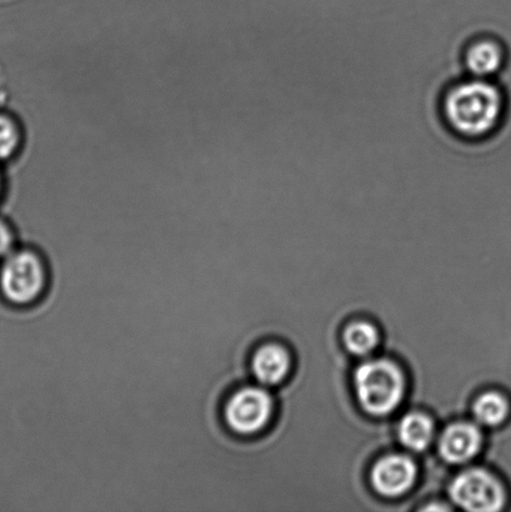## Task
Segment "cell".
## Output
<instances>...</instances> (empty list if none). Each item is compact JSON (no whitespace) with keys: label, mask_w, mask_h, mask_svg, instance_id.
<instances>
[{"label":"cell","mask_w":511,"mask_h":512,"mask_svg":"<svg viewBox=\"0 0 511 512\" xmlns=\"http://www.w3.org/2000/svg\"><path fill=\"white\" fill-rule=\"evenodd\" d=\"M434 428L432 420L423 414L405 416L399 426V438L404 446L414 451H422L432 443Z\"/></svg>","instance_id":"10"},{"label":"cell","mask_w":511,"mask_h":512,"mask_svg":"<svg viewBox=\"0 0 511 512\" xmlns=\"http://www.w3.org/2000/svg\"><path fill=\"white\" fill-rule=\"evenodd\" d=\"M482 434L477 426L467 423L450 426L440 440V454L450 464H464L478 454Z\"/></svg>","instance_id":"8"},{"label":"cell","mask_w":511,"mask_h":512,"mask_svg":"<svg viewBox=\"0 0 511 512\" xmlns=\"http://www.w3.org/2000/svg\"><path fill=\"white\" fill-rule=\"evenodd\" d=\"M273 414V399L260 386H242L224 401L222 418L230 433L250 436L260 433Z\"/></svg>","instance_id":"4"},{"label":"cell","mask_w":511,"mask_h":512,"mask_svg":"<svg viewBox=\"0 0 511 512\" xmlns=\"http://www.w3.org/2000/svg\"><path fill=\"white\" fill-rule=\"evenodd\" d=\"M14 234L12 230L0 220V259L7 258L10 253L14 252Z\"/></svg>","instance_id":"14"},{"label":"cell","mask_w":511,"mask_h":512,"mask_svg":"<svg viewBox=\"0 0 511 512\" xmlns=\"http://www.w3.org/2000/svg\"><path fill=\"white\" fill-rule=\"evenodd\" d=\"M507 50L498 39L484 37L473 40L465 49L464 65L470 77L490 79L504 68Z\"/></svg>","instance_id":"7"},{"label":"cell","mask_w":511,"mask_h":512,"mask_svg":"<svg viewBox=\"0 0 511 512\" xmlns=\"http://www.w3.org/2000/svg\"><path fill=\"white\" fill-rule=\"evenodd\" d=\"M344 341L347 348L355 355H367L377 348L379 335L372 324L355 323L345 330Z\"/></svg>","instance_id":"12"},{"label":"cell","mask_w":511,"mask_h":512,"mask_svg":"<svg viewBox=\"0 0 511 512\" xmlns=\"http://www.w3.org/2000/svg\"><path fill=\"white\" fill-rule=\"evenodd\" d=\"M250 369L259 384L274 386L282 383L290 369L287 351L277 344L260 346L252 356Z\"/></svg>","instance_id":"9"},{"label":"cell","mask_w":511,"mask_h":512,"mask_svg":"<svg viewBox=\"0 0 511 512\" xmlns=\"http://www.w3.org/2000/svg\"><path fill=\"white\" fill-rule=\"evenodd\" d=\"M48 284L47 264L33 250H14L0 265V296L10 305L29 306L37 303Z\"/></svg>","instance_id":"2"},{"label":"cell","mask_w":511,"mask_h":512,"mask_svg":"<svg viewBox=\"0 0 511 512\" xmlns=\"http://www.w3.org/2000/svg\"><path fill=\"white\" fill-rule=\"evenodd\" d=\"M22 143V133L13 119L0 115V160L13 157Z\"/></svg>","instance_id":"13"},{"label":"cell","mask_w":511,"mask_h":512,"mask_svg":"<svg viewBox=\"0 0 511 512\" xmlns=\"http://www.w3.org/2000/svg\"><path fill=\"white\" fill-rule=\"evenodd\" d=\"M355 389L364 410L373 415H387L402 401V371L388 360L369 361L355 373Z\"/></svg>","instance_id":"3"},{"label":"cell","mask_w":511,"mask_h":512,"mask_svg":"<svg viewBox=\"0 0 511 512\" xmlns=\"http://www.w3.org/2000/svg\"><path fill=\"white\" fill-rule=\"evenodd\" d=\"M450 496L460 508L474 512H495L503 509L505 491L500 481L487 471H464L453 481Z\"/></svg>","instance_id":"5"},{"label":"cell","mask_w":511,"mask_h":512,"mask_svg":"<svg viewBox=\"0 0 511 512\" xmlns=\"http://www.w3.org/2000/svg\"><path fill=\"white\" fill-rule=\"evenodd\" d=\"M415 479H417V466L407 456H387L373 468V486L379 494L388 498H397L407 493Z\"/></svg>","instance_id":"6"},{"label":"cell","mask_w":511,"mask_h":512,"mask_svg":"<svg viewBox=\"0 0 511 512\" xmlns=\"http://www.w3.org/2000/svg\"><path fill=\"white\" fill-rule=\"evenodd\" d=\"M507 109L502 89L490 79L470 78L444 94L442 113L453 133L468 140L489 137L500 127Z\"/></svg>","instance_id":"1"},{"label":"cell","mask_w":511,"mask_h":512,"mask_svg":"<svg viewBox=\"0 0 511 512\" xmlns=\"http://www.w3.org/2000/svg\"><path fill=\"white\" fill-rule=\"evenodd\" d=\"M508 415V400L498 393L484 394L474 405L475 419L485 426H498L507 420Z\"/></svg>","instance_id":"11"}]
</instances>
